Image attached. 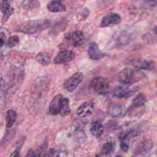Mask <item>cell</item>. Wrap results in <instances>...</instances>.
Segmentation results:
<instances>
[{"mask_svg": "<svg viewBox=\"0 0 157 157\" xmlns=\"http://www.w3.org/2000/svg\"><path fill=\"white\" fill-rule=\"evenodd\" d=\"M34 153L33 151L29 150V151L28 152V153H27L26 157H34Z\"/></svg>", "mask_w": 157, "mask_h": 157, "instance_id": "83f0119b", "label": "cell"}, {"mask_svg": "<svg viewBox=\"0 0 157 157\" xmlns=\"http://www.w3.org/2000/svg\"><path fill=\"white\" fill-rule=\"evenodd\" d=\"M145 2L151 7H154L157 4V0H145Z\"/></svg>", "mask_w": 157, "mask_h": 157, "instance_id": "484cf974", "label": "cell"}, {"mask_svg": "<svg viewBox=\"0 0 157 157\" xmlns=\"http://www.w3.org/2000/svg\"><path fill=\"white\" fill-rule=\"evenodd\" d=\"M131 40V35L129 33L126 31H122L120 33H117L116 35L112 36L111 44L112 45L113 44L117 46V45H123L128 42Z\"/></svg>", "mask_w": 157, "mask_h": 157, "instance_id": "30bf717a", "label": "cell"}, {"mask_svg": "<svg viewBox=\"0 0 157 157\" xmlns=\"http://www.w3.org/2000/svg\"><path fill=\"white\" fill-rule=\"evenodd\" d=\"M156 96H157V93H156Z\"/></svg>", "mask_w": 157, "mask_h": 157, "instance_id": "1f68e13d", "label": "cell"}, {"mask_svg": "<svg viewBox=\"0 0 157 157\" xmlns=\"http://www.w3.org/2000/svg\"><path fill=\"white\" fill-rule=\"evenodd\" d=\"M94 104L93 102H85L77 109L76 113L80 117H86L91 115L94 111Z\"/></svg>", "mask_w": 157, "mask_h": 157, "instance_id": "7c38bea8", "label": "cell"}, {"mask_svg": "<svg viewBox=\"0 0 157 157\" xmlns=\"http://www.w3.org/2000/svg\"><path fill=\"white\" fill-rule=\"evenodd\" d=\"M127 112L126 107L120 104L112 102L107 108V113L113 117H123Z\"/></svg>", "mask_w": 157, "mask_h": 157, "instance_id": "52a82bcc", "label": "cell"}, {"mask_svg": "<svg viewBox=\"0 0 157 157\" xmlns=\"http://www.w3.org/2000/svg\"><path fill=\"white\" fill-rule=\"evenodd\" d=\"M71 113V108L69 105V101L67 98H63L60 110H59V114L61 116H67Z\"/></svg>", "mask_w": 157, "mask_h": 157, "instance_id": "d6986e66", "label": "cell"}, {"mask_svg": "<svg viewBox=\"0 0 157 157\" xmlns=\"http://www.w3.org/2000/svg\"><path fill=\"white\" fill-rule=\"evenodd\" d=\"M63 98L64 97L61 94H59L56 95L52 99L48 106V111L50 114L56 115L59 113L61 104Z\"/></svg>", "mask_w": 157, "mask_h": 157, "instance_id": "5bb4252c", "label": "cell"}, {"mask_svg": "<svg viewBox=\"0 0 157 157\" xmlns=\"http://www.w3.org/2000/svg\"><path fill=\"white\" fill-rule=\"evenodd\" d=\"M19 37L18 36H10L6 41V46L9 48H12L19 43Z\"/></svg>", "mask_w": 157, "mask_h": 157, "instance_id": "603a6c76", "label": "cell"}, {"mask_svg": "<svg viewBox=\"0 0 157 157\" xmlns=\"http://www.w3.org/2000/svg\"><path fill=\"white\" fill-rule=\"evenodd\" d=\"M1 10L2 12V21H7L13 14L14 9L11 6V1L7 0H1Z\"/></svg>", "mask_w": 157, "mask_h": 157, "instance_id": "4fadbf2b", "label": "cell"}, {"mask_svg": "<svg viewBox=\"0 0 157 157\" xmlns=\"http://www.w3.org/2000/svg\"><path fill=\"white\" fill-rule=\"evenodd\" d=\"M4 35L3 33L1 32V39H0V42H1V47H2L3 44H4V42H5V41L4 40Z\"/></svg>", "mask_w": 157, "mask_h": 157, "instance_id": "4316f807", "label": "cell"}, {"mask_svg": "<svg viewBox=\"0 0 157 157\" xmlns=\"http://www.w3.org/2000/svg\"><path fill=\"white\" fill-rule=\"evenodd\" d=\"M83 75L82 72H76L66 79L63 84L64 88L68 92L72 93L82 82Z\"/></svg>", "mask_w": 157, "mask_h": 157, "instance_id": "5b68a950", "label": "cell"}, {"mask_svg": "<svg viewBox=\"0 0 157 157\" xmlns=\"http://www.w3.org/2000/svg\"><path fill=\"white\" fill-rule=\"evenodd\" d=\"M121 21V16L117 13L110 12L104 16L101 22V27H108L118 25Z\"/></svg>", "mask_w": 157, "mask_h": 157, "instance_id": "ba28073f", "label": "cell"}, {"mask_svg": "<svg viewBox=\"0 0 157 157\" xmlns=\"http://www.w3.org/2000/svg\"><path fill=\"white\" fill-rule=\"evenodd\" d=\"M65 39L69 45L74 47H78L82 45L85 42V36L81 31H75L67 33Z\"/></svg>", "mask_w": 157, "mask_h": 157, "instance_id": "277c9868", "label": "cell"}, {"mask_svg": "<svg viewBox=\"0 0 157 157\" xmlns=\"http://www.w3.org/2000/svg\"><path fill=\"white\" fill-rule=\"evenodd\" d=\"M104 130V128L103 125L99 121L93 122L90 127L91 134L97 138L100 137L103 134Z\"/></svg>", "mask_w": 157, "mask_h": 157, "instance_id": "e0dca14e", "label": "cell"}, {"mask_svg": "<svg viewBox=\"0 0 157 157\" xmlns=\"http://www.w3.org/2000/svg\"><path fill=\"white\" fill-rule=\"evenodd\" d=\"M37 0H23V6L24 8H30L32 7H35L36 6H38Z\"/></svg>", "mask_w": 157, "mask_h": 157, "instance_id": "cb8c5ba5", "label": "cell"}, {"mask_svg": "<svg viewBox=\"0 0 157 157\" xmlns=\"http://www.w3.org/2000/svg\"><path fill=\"white\" fill-rule=\"evenodd\" d=\"M48 10L52 12H63L66 11V6L61 1L53 0L49 2L47 6Z\"/></svg>", "mask_w": 157, "mask_h": 157, "instance_id": "2e32d148", "label": "cell"}, {"mask_svg": "<svg viewBox=\"0 0 157 157\" xmlns=\"http://www.w3.org/2000/svg\"><path fill=\"white\" fill-rule=\"evenodd\" d=\"M50 23L46 19H38L23 21L16 28V31L25 34H34L48 28Z\"/></svg>", "mask_w": 157, "mask_h": 157, "instance_id": "6da1fadb", "label": "cell"}, {"mask_svg": "<svg viewBox=\"0 0 157 157\" xmlns=\"http://www.w3.org/2000/svg\"><path fill=\"white\" fill-rule=\"evenodd\" d=\"M36 59L42 65L47 66L50 63L51 57L47 53L40 52L36 55Z\"/></svg>", "mask_w": 157, "mask_h": 157, "instance_id": "ffe728a7", "label": "cell"}, {"mask_svg": "<svg viewBox=\"0 0 157 157\" xmlns=\"http://www.w3.org/2000/svg\"><path fill=\"white\" fill-rule=\"evenodd\" d=\"M7 1H12V0H7Z\"/></svg>", "mask_w": 157, "mask_h": 157, "instance_id": "f546056e", "label": "cell"}, {"mask_svg": "<svg viewBox=\"0 0 157 157\" xmlns=\"http://www.w3.org/2000/svg\"><path fill=\"white\" fill-rule=\"evenodd\" d=\"M91 86L98 94H105L107 91L109 86L107 80L102 77H96L93 79Z\"/></svg>", "mask_w": 157, "mask_h": 157, "instance_id": "8992f818", "label": "cell"}, {"mask_svg": "<svg viewBox=\"0 0 157 157\" xmlns=\"http://www.w3.org/2000/svg\"><path fill=\"white\" fill-rule=\"evenodd\" d=\"M146 102V98L144 94L140 93L137 94L135 98L133 99L132 102V105L135 107H142L145 105Z\"/></svg>", "mask_w": 157, "mask_h": 157, "instance_id": "44dd1931", "label": "cell"}, {"mask_svg": "<svg viewBox=\"0 0 157 157\" xmlns=\"http://www.w3.org/2000/svg\"><path fill=\"white\" fill-rule=\"evenodd\" d=\"M115 157H121V156H120V155H118V156H116Z\"/></svg>", "mask_w": 157, "mask_h": 157, "instance_id": "f1b7e54d", "label": "cell"}, {"mask_svg": "<svg viewBox=\"0 0 157 157\" xmlns=\"http://www.w3.org/2000/svg\"><path fill=\"white\" fill-rule=\"evenodd\" d=\"M121 148L124 151H126L128 150V143H126L124 140L122 141V142L121 143Z\"/></svg>", "mask_w": 157, "mask_h": 157, "instance_id": "d4e9b609", "label": "cell"}, {"mask_svg": "<svg viewBox=\"0 0 157 157\" xmlns=\"http://www.w3.org/2000/svg\"><path fill=\"white\" fill-rule=\"evenodd\" d=\"M114 144L112 142H107L102 145L101 154L107 156L112 153L114 150Z\"/></svg>", "mask_w": 157, "mask_h": 157, "instance_id": "7402d4cb", "label": "cell"}, {"mask_svg": "<svg viewBox=\"0 0 157 157\" xmlns=\"http://www.w3.org/2000/svg\"><path fill=\"white\" fill-rule=\"evenodd\" d=\"M134 93L133 91L129 89L127 85H122L117 87L113 91V96L117 98H124L130 96Z\"/></svg>", "mask_w": 157, "mask_h": 157, "instance_id": "9a60e30c", "label": "cell"}, {"mask_svg": "<svg viewBox=\"0 0 157 157\" xmlns=\"http://www.w3.org/2000/svg\"><path fill=\"white\" fill-rule=\"evenodd\" d=\"M128 64L138 70L153 71L156 69V63L153 60L135 58L128 61Z\"/></svg>", "mask_w": 157, "mask_h": 157, "instance_id": "3957f363", "label": "cell"}, {"mask_svg": "<svg viewBox=\"0 0 157 157\" xmlns=\"http://www.w3.org/2000/svg\"><path fill=\"white\" fill-rule=\"evenodd\" d=\"M57 1H63V0H57Z\"/></svg>", "mask_w": 157, "mask_h": 157, "instance_id": "4dcf8cb0", "label": "cell"}, {"mask_svg": "<svg viewBox=\"0 0 157 157\" xmlns=\"http://www.w3.org/2000/svg\"><path fill=\"white\" fill-rule=\"evenodd\" d=\"M88 55L89 58L93 60H98L105 57L107 54L102 52L95 42H92L89 45L88 49Z\"/></svg>", "mask_w": 157, "mask_h": 157, "instance_id": "8fae6325", "label": "cell"}, {"mask_svg": "<svg viewBox=\"0 0 157 157\" xmlns=\"http://www.w3.org/2000/svg\"><path fill=\"white\" fill-rule=\"evenodd\" d=\"M17 116V114L15 110L10 109L7 111L6 114V123L7 128H12L13 126L16 121Z\"/></svg>", "mask_w": 157, "mask_h": 157, "instance_id": "ac0fdd59", "label": "cell"}, {"mask_svg": "<svg viewBox=\"0 0 157 157\" xmlns=\"http://www.w3.org/2000/svg\"><path fill=\"white\" fill-rule=\"evenodd\" d=\"M75 57V53L72 50H64L59 52L53 59V63L56 64H63L72 61Z\"/></svg>", "mask_w": 157, "mask_h": 157, "instance_id": "9c48e42d", "label": "cell"}, {"mask_svg": "<svg viewBox=\"0 0 157 157\" xmlns=\"http://www.w3.org/2000/svg\"><path fill=\"white\" fill-rule=\"evenodd\" d=\"M145 77V74L140 70L131 67H125L118 74L119 82L124 85L129 86Z\"/></svg>", "mask_w": 157, "mask_h": 157, "instance_id": "7a4b0ae2", "label": "cell"}]
</instances>
